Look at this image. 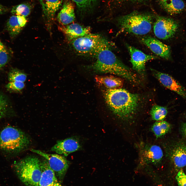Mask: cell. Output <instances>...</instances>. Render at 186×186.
<instances>
[{"mask_svg": "<svg viewBox=\"0 0 186 186\" xmlns=\"http://www.w3.org/2000/svg\"><path fill=\"white\" fill-rule=\"evenodd\" d=\"M31 151L46 159L58 181L59 182L62 181L69 166V161L65 157L57 154L47 153L39 150L32 149Z\"/></svg>", "mask_w": 186, "mask_h": 186, "instance_id": "cell-7", "label": "cell"}, {"mask_svg": "<svg viewBox=\"0 0 186 186\" xmlns=\"http://www.w3.org/2000/svg\"><path fill=\"white\" fill-rule=\"evenodd\" d=\"M53 186H63L60 183V182L58 181L54 184Z\"/></svg>", "mask_w": 186, "mask_h": 186, "instance_id": "cell-34", "label": "cell"}, {"mask_svg": "<svg viewBox=\"0 0 186 186\" xmlns=\"http://www.w3.org/2000/svg\"><path fill=\"white\" fill-rule=\"evenodd\" d=\"M13 167L19 179L26 186H38L41 170L38 158L26 157L15 163Z\"/></svg>", "mask_w": 186, "mask_h": 186, "instance_id": "cell-4", "label": "cell"}, {"mask_svg": "<svg viewBox=\"0 0 186 186\" xmlns=\"http://www.w3.org/2000/svg\"><path fill=\"white\" fill-rule=\"evenodd\" d=\"M169 157L175 167L180 169L186 166V143L180 142L168 150Z\"/></svg>", "mask_w": 186, "mask_h": 186, "instance_id": "cell-13", "label": "cell"}, {"mask_svg": "<svg viewBox=\"0 0 186 186\" xmlns=\"http://www.w3.org/2000/svg\"><path fill=\"white\" fill-rule=\"evenodd\" d=\"M9 57L5 49L0 50V66H4L8 62Z\"/></svg>", "mask_w": 186, "mask_h": 186, "instance_id": "cell-30", "label": "cell"}, {"mask_svg": "<svg viewBox=\"0 0 186 186\" xmlns=\"http://www.w3.org/2000/svg\"><path fill=\"white\" fill-rule=\"evenodd\" d=\"M104 98L113 112L125 120L133 118L138 108L140 99L136 94L121 88L107 89L105 92Z\"/></svg>", "mask_w": 186, "mask_h": 186, "instance_id": "cell-1", "label": "cell"}, {"mask_svg": "<svg viewBox=\"0 0 186 186\" xmlns=\"http://www.w3.org/2000/svg\"><path fill=\"white\" fill-rule=\"evenodd\" d=\"M176 178L179 186H186V175L182 169L178 172Z\"/></svg>", "mask_w": 186, "mask_h": 186, "instance_id": "cell-29", "label": "cell"}, {"mask_svg": "<svg viewBox=\"0 0 186 186\" xmlns=\"http://www.w3.org/2000/svg\"><path fill=\"white\" fill-rule=\"evenodd\" d=\"M178 27L177 23L173 19L159 17L154 24L153 30L154 35L158 38L166 40L172 37Z\"/></svg>", "mask_w": 186, "mask_h": 186, "instance_id": "cell-9", "label": "cell"}, {"mask_svg": "<svg viewBox=\"0 0 186 186\" xmlns=\"http://www.w3.org/2000/svg\"><path fill=\"white\" fill-rule=\"evenodd\" d=\"M181 130L183 134L186 138V122L183 123L182 124Z\"/></svg>", "mask_w": 186, "mask_h": 186, "instance_id": "cell-32", "label": "cell"}, {"mask_svg": "<svg viewBox=\"0 0 186 186\" xmlns=\"http://www.w3.org/2000/svg\"><path fill=\"white\" fill-rule=\"evenodd\" d=\"M6 27L10 35L12 38L18 35L23 28L20 25L16 15L10 18L7 22Z\"/></svg>", "mask_w": 186, "mask_h": 186, "instance_id": "cell-23", "label": "cell"}, {"mask_svg": "<svg viewBox=\"0 0 186 186\" xmlns=\"http://www.w3.org/2000/svg\"><path fill=\"white\" fill-rule=\"evenodd\" d=\"M139 147V159L141 165H157L161 162L164 155L162 150L159 146L142 142Z\"/></svg>", "mask_w": 186, "mask_h": 186, "instance_id": "cell-8", "label": "cell"}, {"mask_svg": "<svg viewBox=\"0 0 186 186\" xmlns=\"http://www.w3.org/2000/svg\"><path fill=\"white\" fill-rule=\"evenodd\" d=\"M57 18L60 23L65 26L74 21L75 15L74 6L72 3L68 1L64 3L58 13Z\"/></svg>", "mask_w": 186, "mask_h": 186, "instance_id": "cell-18", "label": "cell"}, {"mask_svg": "<svg viewBox=\"0 0 186 186\" xmlns=\"http://www.w3.org/2000/svg\"><path fill=\"white\" fill-rule=\"evenodd\" d=\"M5 49V48L4 45L0 41V50H2Z\"/></svg>", "mask_w": 186, "mask_h": 186, "instance_id": "cell-33", "label": "cell"}, {"mask_svg": "<svg viewBox=\"0 0 186 186\" xmlns=\"http://www.w3.org/2000/svg\"><path fill=\"white\" fill-rule=\"evenodd\" d=\"M159 3L162 7L171 15L180 13L185 7L182 0H160Z\"/></svg>", "mask_w": 186, "mask_h": 186, "instance_id": "cell-20", "label": "cell"}, {"mask_svg": "<svg viewBox=\"0 0 186 186\" xmlns=\"http://www.w3.org/2000/svg\"><path fill=\"white\" fill-rule=\"evenodd\" d=\"M95 79L97 82L103 85L108 89L120 88L123 84L121 79L112 75H97L95 76Z\"/></svg>", "mask_w": 186, "mask_h": 186, "instance_id": "cell-19", "label": "cell"}, {"mask_svg": "<svg viewBox=\"0 0 186 186\" xmlns=\"http://www.w3.org/2000/svg\"><path fill=\"white\" fill-rule=\"evenodd\" d=\"M126 45L130 55V61L133 69L141 74L143 75L145 72L147 62L157 59V57L146 54L133 46L128 44Z\"/></svg>", "mask_w": 186, "mask_h": 186, "instance_id": "cell-10", "label": "cell"}, {"mask_svg": "<svg viewBox=\"0 0 186 186\" xmlns=\"http://www.w3.org/2000/svg\"><path fill=\"white\" fill-rule=\"evenodd\" d=\"M117 0V1H120V0Z\"/></svg>", "mask_w": 186, "mask_h": 186, "instance_id": "cell-35", "label": "cell"}, {"mask_svg": "<svg viewBox=\"0 0 186 186\" xmlns=\"http://www.w3.org/2000/svg\"><path fill=\"white\" fill-rule=\"evenodd\" d=\"M7 102L6 99L0 94V120L4 116L7 110Z\"/></svg>", "mask_w": 186, "mask_h": 186, "instance_id": "cell-28", "label": "cell"}, {"mask_svg": "<svg viewBox=\"0 0 186 186\" xmlns=\"http://www.w3.org/2000/svg\"><path fill=\"white\" fill-rule=\"evenodd\" d=\"M167 112L166 107L155 105L152 108L150 113L152 119L157 121H161L165 119Z\"/></svg>", "mask_w": 186, "mask_h": 186, "instance_id": "cell-24", "label": "cell"}, {"mask_svg": "<svg viewBox=\"0 0 186 186\" xmlns=\"http://www.w3.org/2000/svg\"><path fill=\"white\" fill-rule=\"evenodd\" d=\"M90 68L97 73H109L122 77L130 82L138 81L136 75L117 57L110 49H104L96 56Z\"/></svg>", "mask_w": 186, "mask_h": 186, "instance_id": "cell-2", "label": "cell"}, {"mask_svg": "<svg viewBox=\"0 0 186 186\" xmlns=\"http://www.w3.org/2000/svg\"><path fill=\"white\" fill-rule=\"evenodd\" d=\"M1 67L0 66V69L1 68Z\"/></svg>", "mask_w": 186, "mask_h": 186, "instance_id": "cell-36", "label": "cell"}, {"mask_svg": "<svg viewBox=\"0 0 186 186\" xmlns=\"http://www.w3.org/2000/svg\"><path fill=\"white\" fill-rule=\"evenodd\" d=\"M117 21L119 33L143 35L151 31L153 18L151 15L135 12L119 17Z\"/></svg>", "mask_w": 186, "mask_h": 186, "instance_id": "cell-3", "label": "cell"}, {"mask_svg": "<svg viewBox=\"0 0 186 186\" xmlns=\"http://www.w3.org/2000/svg\"><path fill=\"white\" fill-rule=\"evenodd\" d=\"M27 77L26 74L17 69L11 70L8 75V79L10 82L16 81L24 82L26 81Z\"/></svg>", "mask_w": 186, "mask_h": 186, "instance_id": "cell-26", "label": "cell"}, {"mask_svg": "<svg viewBox=\"0 0 186 186\" xmlns=\"http://www.w3.org/2000/svg\"><path fill=\"white\" fill-rule=\"evenodd\" d=\"M31 9L32 6L29 4L22 3L13 6L11 10V12L13 14L26 17L30 14Z\"/></svg>", "mask_w": 186, "mask_h": 186, "instance_id": "cell-25", "label": "cell"}, {"mask_svg": "<svg viewBox=\"0 0 186 186\" xmlns=\"http://www.w3.org/2000/svg\"><path fill=\"white\" fill-rule=\"evenodd\" d=\"M75 4L78 12L83 16L91 13L100 0H72Z\"/></svg>", "mask_w": 186, "mask_h": 186, "instance_id": "cell-21", "label": "cell"}, {"mask_svg": "<svg viewBox=\"0 0 186 186\" xmlns=\"http://www.w3.org/2000/svg\"><path fill=\"white\" fill-rule=\"evenodd\" d=\"M140 41L157 56L166 59L170 58L169 47L156 38L150 36H144L141 38Z\"/></svg>", "mask_w": 186, "mask_h": 186, "instance_id": "cell-12", "label": "cell"}, {"mask_svg": "<svg viewBox=\"0 0 186 186\" xmlns=\"http://www.w3.org/2000/svg\"><path fill=\"white\" fill-rule=\"evenodd\" d=\"M71 41L73 48L80 55L96 56L102 50L110 49L109 42L97 34L90 33Z\"/></svg>", "mask_w": 186, "mask_h": 186, "instance_id": "cell-5", "label": "cell"}, {"mask_svg": "<svg viewBox=\"0 0 186 186\" xmlns=\"http://www.w3.org/2000/svg\"><path fill=\"white\" fill-rule=\"evenodd\" d=\"M41 174L38 186H53L58 180L47 160L44 158L41 160Z\"/></svg>", "mask_w": 186, "mask_h": 186, "instance_id": "cell-17", "label": "cell"}, {"mask_svg": "<svg viewBox=\"0 0 186 186\" xmlns=\"http://www.w3.org/2000/svg\"><path fill=\"white\" fill-rule=\"evenodd\" d=\"M59 29L71 41L90 33L91 28L76 23H73L65 26L59 27Z\"/></svg>", "mask_w": 186, "mask_h": 186, "instance_id": "cell-15", "label": "cell"}, {"mask_svg": "<svg viewBox=\"0 0 186 186\" xmlns=\"http://www.w3.org/2000/svg\"><path fill=\"white\" fill-rule=\"evenodd\" d=\"M64 0H39L44 16L47 20L48 29H51V21Z\"/></svg>", "mask_w": 186, "mask_h": 186, "instance_id": "cell-16", "label": "cell"}, {"mask_svg": "<svg viewBox=\"0 0 186 186\" xmlns=\"http://www.w3.org/2000/svg\"><path fill=\"white\" fill-rule=\"evenodd\" d=\"M25 86L24 82L16 81L10 82L7 85L8 89L16 91H21L24 89Z\"/></svg>", "mask_w": 186, "mask_h": 186, "instance_id": "cell-27", "label": "cell"}, {"mask_svg": "<svg viewBox=\"0 0 186 186\" xmlns=\"http://www.w3.org/2000/svg\"><path fill=\"white\" fill-rule=\"evenodd\" d=\"M28 137L22 131L13 127L4 128L0 133V149L12 153L26 148L29 144Z\"/></svg>", "mask_w": 186, "mask_h": 186, "instance_id": "cell-6", "label": "cell"}, {"mask_svg": "<svg viewBox=\"0 0 186 186\" xmlns=\"http://www.w3.org/2000/svg\"><path fill=\"white\" fill-rule=\"evenodd\" d=\"M7 10L8 9L6 7L0 4V15L6 12Z\"/></svg>", "mask_w": 186, "mask_h": 186, "instance_id": "cell-31", "label": "cell"}, {"mask_svg": "<svg viewBox=\"0 0 186 186\" xmlns=\"http://www.w3.org/2000/svg\"><path fill=\"white\" fill-rule=\"evenodd\" d=\"M153 75L164 87L186 99V90L177 80L170 75L151 69Z\"/></svg>", "mask_w": 186, "mask_h": 186, "instance_id": "cell-11", "label": "cell"}, {"mask_svg": "<svg viewBox=\"0 0 186 186\" xmlns=\"http://www.w3.org/2000/svg\"><path fill=\"white\" fill-rule=\"evenodd\" d=\"M81 147L78 140L71 137L58 141L51 148V151L64 157L76 151Z\"/></svg>", "mask_w": 186, "mask_h": 186, "instance_id": "cell-14", "label": "cell"}, {"mask_svg": "<svg viewBox=\"0 0 186 186\" xmlns=\"http://www.w3.org/2000/svg\"><path fill=\"white\" fill-rule=\"evenodd\" d=\"M171 125L165 121H158L154 123L151 127V130L156 138H159L164 136L170 130Z\"/></svg>", "mask_w": 186, "mask_h": 186, "instance_id": "cell-22", "label": "cell"}]
</instances>
